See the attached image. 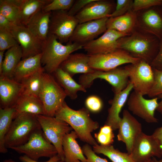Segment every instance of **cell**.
<instances>
[{
  "label": "cell",
  "mask_w": 162,
  "mask_h": 162,
  "mask_svg": "<svg viewBox=\"0 0 162 162\" xmlns=\"http://www.w3.org/2000/svg\"><path fill=\"white\" fill-rule=\"evenodd\" d=\"M41 56L40 53L22 59L15 70L13 79L20 83L24 79L43 68Z\"/></svg>",
  "instance_id": "25"
},
{
  "label": "cell",
  "mask_w": 162,
  "mask_h": 162,
  "mask_svg": "<svg viewBox=\"0 0 162 162\" xmlns=\"http://www.w3.org/2000/svg\"><path fill=\"white\" fill-rule=\"evenodd\" d=\"M23 0H0V14L13 24L21 25L19 20L20 6Z\"/></svg>",
  "instance_id": "33"
},
{
  "label": "cell",
  "mask_w": 162,
  "mask_h": 162,
  "mask_svg": "<svg viewBox=\"0 0 162 162\" xmlns=\"http://www.w3.org/2000/svg\"><path fill=\"white\" fill-rule=\"evenodd\" d=\"M22 85L13 79L0 76V108L15 107L21 93Z\"/></svg>",
  "instance_id": "20"
},
{
  "label": "cell",
  "mask_w": 162,
  "mask_h": 162,
  "mask_svg": "<svg viewBox=\"0 0 162 162\" xmlns=\"http://www.w3.org/2000/svg\"><path fill=\"white\" fill-rule=\"evenodd\" d=\"M10 32L22 49V59L41 53L44 43L38 39L25 26L14 25Z\"/></svg>",
  "instance_id": "16"
},
{
  "label": "cell",
  "mask_w": 162,
  "mask_h": 162,
  "mask_svg": "<svg viewBox=\"0 0 162 162\" xmlns=\"http://www.w3.org/2000/svg\"><path fill=\"white\" fill-rule=\"evenodd\" d=\"M87 108L94 112H100L103 107V104L101 100L96 95H92L88 97L85 101Z\"/></svg>",
  "instance_id": "40"
},
{
  "label": "cell",
  "mask_w": 162,
  "mask_h": 162,
  "mask_svg": "<svg viewBox=\"0 0 162 162\" xmlns=\"http://www.w3.org/2000/svg\"><path fill=\"white\" fill-rule=\"evenodd\" d=\"M152 135L158 141L162 149V126L156 128Z\"/></svg>",
  "instance_id": "47"
},
{
  "label": "cell",
  "mask_w": 162,
  "mask_h": 162,
  "mask_svg": "<svg viewBox=\"0 0 162 162\" xmlns=\"http://www.w3.org/2000/svg\"><path fill=\"white\" fill-rule=\"evenodd\" d=\"M147 162H155L153 158H152V159L150 160L149 161Z\"/></svg>",
  "instance_id": "52"
},
{
  "label": "cell",
  "mask_w": 162,
  "mask_h": 162,
  "mask_svg": "<svg viewBox=\"0 0 162 162\" xmlns=\"http://www.w3.org/2000/svg\"><path fill=\"white\" fill-rule=\"evenodd\" d=\"M137 16L134 11H129L122 16L108 18L106 22L107 29H113L129 35L136 23Z\"/></svg>",
  "instance_id": "26"
},
{
  "label": "cell",
  "mask_w": 162,
  "mask_h": 162,
  "mask_svg": "<svg viewBox=\"0 0 162 162\" xmlns=\"http://www.w3.org/2000/svg\"><path fill=\"white\" fill-rule=\"evenodd\" d=\"M133 1L131 0H117L115 10L107 16L108 18L122 16L130 11L132 8Z\"/></svg>",
  "instance_id": "39"
},
{
  "label": "cell",
  "mask_w": 162,
  "mask_h": 162,
  "mask_svg": "<svg viewBox=\"0 0 162 162\" xmlns=\"http://www.w3.org/2000/svg\"><path fill=\"white\" fill-rule=\"evenodd\" d=\"M15 108L17 115L23 113L35 115H44V106L39 98L20 95L16 102Z\"/></svg>",
  "instance_id": "29"
},
{
  "label": "cell",
  "mask_w": 162,
  "mask_h": 162,
  "mask_svg": "<svg viewBox=\"0 0 162 162\" xmlns=\"http://www.w3.org/2000/svg\"><path fill=\"white\" fill-rule=\"evenodd\" d=\"M4 51H0V72L2 71L4 59Z\"/></svg>",
  "instance_id": "49"
},
{
  "label": "cell",
  "mask_w": 162,
  "mask_h": 162,
  "mask_svg": "<svg viewBox=\"0 0 162 162\" xmlns=\"http://www.w3.org/2000/svg\"><path fill=\"white\" fill-rule=\"evenodd\" d=\"M17 115L15 107L0 108V152H8L5 146V136L10 128L13 121Z\"/></svg>",
  "instance_id": "31"
},
{
  "label": "cell",
  "mask_w": 162,
  "mask_h": 162,
  "mask_svg": "<svg viewBox=\"0 0 162 162\" xmlns=\"http://www.w3.org/2000/svg\"><path fill=\"white\" fill-rule=\"evenodd\" d=\"M162 152L159 143L153 135L142 132L135 141L130 154L135 162H147L154 156L161 158Z\"/></svg>",
  "instance_id": "12"
},
{
  "label": "cell",
  "mask_w": 162,
  "mask_h": 162,
  "mask_svg": "<svg viewBox=\"0 0 162 162\" xmlns=\"http://www.w3.org/2000/svg\"><path fill=\"white\" fill-rule=\"evenodd\" d=\"M14 25L5 17L0 14V29L10 32Z\"/></svg>",
  "instance_id": "46"
},
{
  "label": "cell",
  "mask_w": 162,
  "mask_h": 162,
  "mask_svg": "<svg viewBox=\"0 0 162 162\" xmlns=\"http://www.w3.org/2000/svg\"><path fill=\"white\" fill-rule=\"evenodd\" d=\"M19 159L22 162H64L62 160L58 154L50 158L48 160L44 162H39L33 160L25 155L20 156Z\"/></svg>",
  "instance_id": "45"
},
{
  "label": "cell",
  "mask_w": 162,
  "mask_h": 162,
  "mask_svg": "<svg viewBox=\"0 0 162 162\" xmlns=\"http://www.w3.org/2000/svg\"><path fill=\"white\" fill-rule=\"evenodd\" d=\"M40 128L36 115L27 113L18 114L13 121L5 136V147L11 148L24 145L34 131Z\"/></svg>",
  "instance_id": "4"
},
{
  "label": "cell",
  "mask_w": 162,
  "mask_h": 162,
  "mask_svg": "<svg viewBox=\"0 0 162 162\" xmlns=\"http://www.w3.org/2000/svg\"><path fill=\"white\" fill-rule=\"evenodd\" d=\"M113 131L110 126L105 124L100 127L98 132L94 134V136L100 145H112L114 142L115 137Z\"/></svg>",
  "instance_id": "35"
},
{
  "label": "cell",
  "mask_w": 162,
  "mask_h": 162,
  "mask_svg": "<svg viewBox=\"0 0 162 162\" xmlns=\"http://www.w3.org/2000/svg\"><path fill=\"white\" fill-rule=\"evenodd\" d=\"M10 149L37 161L41 157L50 158L58 154L56 148L46 137L41 128L34 131L25 144Z\"/></svg>",
  "instance_id": "7"
},
{
  "label": "cell",
  "mask_w": 162,
  "mask_h": 162,
  "mask_svg": "<svg viewBox=\"0 0 162 162\" xmlns=\"http://www.w3.org/2000/svg\"><path fill=\"white\" fill-rule=\"evenodd\" d=\"M41 129L48 140L55 147L58 154L64 162L62 142L64 136L73 129L64 121L55 117L44 115H36Z\"/></svg>",
  "instance_id": "8"
},
{
  "label": "cell",
  "mask_w": 162,
  "mask_h": 162,
  "mask_svg": "<svg viewBox=\"0 0 162 162\" xmlns=\"http://www.w3.org/2000/svg\"><path fill=\"white\" fill-rule=\"evenodd\" d=\"M89 56L90 67L94 70L104 71L114 69L125 64H135L141 60L120 49L107 53Z\"/></svg>",
  "instance_id": "9"
},
{
  "label": "cell",
  "mask_w": 162,
  "mask_h": 162,
  "mask_svg": "<svg viewBox=\"0 0 162 162\" xmlns=\"http://www.w3.org/2000/svg\"><path fill=\"white\" fill-rule=\"evenodd\" d=\"M108 18L106 17L79 24L69 41L83 46L94 40L96 37L107 30L106 22Z\"/></svg>",
  "instance_id": "15"
},
{
  "label": "cell",
  "mask_w": 162,
  "mask_h": 162,
  "mask_svg": "<svg viewBox=\"0 0 162 162\" xmlns=\"http://www.w3.org/2000/svg\"><path fill=\"white\" fill-rule=\"evenodd\" d=\"M82 48V45L70 41L64 45L55 35L49 34L41 52V63L44 72L53 73L70 55Z\"/></svg>",
  "instance_id": "3"
},
{
  "label": "cell",
  "mask_w": 162,
  "mask_h": 162,
  "mask_svg": "<svg viewBox=\"0 0 162 162\" xmlns=\"http://www.w3.org/2000/svg\"><path fill=\"white\" fill-rule=\"evenodd\" d=\"M54 117L69 124L82 141L93 146L98 144L91 133L99 128V124L91 118L87 108L83 107L75 110L64 101L56 112Z\"/></svg>",
  "instance_id": "1"
},
{
  "label": "cell",
  "mask_w": 162,
  "mask_h": 162,
  "mask_svg": "<svg viewBox=\"0 0 162 162\" xmlns=\"http://www.w3.org/2000/svg\"><path fill=\"white\" fill-rule=\"evenodd\" d=\"M95 0H75L73 5L68 11V14L72 16H75L85 6Z\"/></svg>",
  "instance_id": "43"
},
{
  "label": "cell",
  "mask_w": 162,
  "mask_h": 162,
  "mask_svg": "<svg viewBox=\"0 0 162 162\" xmlns=\"http://www.w3.org/2000/svg\"><path fill=\"white\" fill-rule=\"evenodd\" d=\"M44 72L43 68L23 80L20 82L22 85L20 96L39 98L42 83L43 74Z\"/></svg>",
  "instance_id": "30"
},
{
  "label": "cell",
  "mask_w": 162,
  "mask_h": 162,
  "mask_svg": "<svg viewBox=\"0 0 162 162\" xmlns=\"http://www.w3.org/2000/svg\"><path fill=\"white\" fill-rule=\"evenodd\" d=\"M162 5V0H135L133 1L132 9L134 11Z\"/></svg>",
  "instance_id": "41"
},
{
  "label": "cell",
  "mask_w": 162,
  "mask_h": 162,
  "mask_svg": "<svg viewBox=\"0 0 162 162\" xmlns=\"http://www.w3.org/2000/svg\"><path fill=\"white\" fill-rule=\"evenodd\" d=\"M114 6L110 1L95 0L85 6L75 16L79 24L107 17L112 13Z\"/></svg>",
  "instance_id": "18"
},
{
  "label": "cell",
  "mask_w": 162,
  "mask_h": 162,
  "mask_svg": "<svg viewBox=\"0 0 162 162\" xmlns=\"http://www.w3.org/2000/svg\"><path fill=\"white\" fill-rule=\"evenodd\" d=\"M52 0H23L20 6L19 20L21 25L25 26L32 16L42 9Z\"/></svg>",
  "instance_id": "32"
},
{
  "label": "cell",
  "mask_w": 162,
  "mask_h": 162,
  "mask_svg": "<svg viewBox=\"0 0 162 162\" xmlns=\"http://www.w3.org/2000/svg\"><path fill=\"white\" fill-rule=\"evenodd\" d=\"M132 89V84L129 81L126 88L120 92L115 94L113 99L109 101L111 106L108 109V116L105 124L110 126L113 130L118 128L121 119L120 113Z\"/></svg>",
  "instance_id": "19"
},
{
  "label": "cell",
  "mask_w": 162,
  "mask_h": 162,
  "mask_svg": "<svg viewBox=\"0 0 162 162\" xmlns=\"http://www.w3.org/2000/svg\"><path fill=\"white\" fill-rule=\"evenodd\" d=\"M160 41L152 34L148 36L136 32L118 39L117 47L150 64L158 53Z\"/></svg>",
  "instance_id": "2"
},
{
  "label": "cell",
  "mask_w": 162,
  "mask_h": 162,
  "mask_svg": "<svg viewBox=\"0 0 162 162\" xmlns=\"http://www.w3.org/2000/svg\"><path fill=\"white\" fill-rule=\"evenodd\" d=\"M18 44L10 32L0 29V51L7 50Z\"/></svg>",
  "instance_id": "37"
},
{
  "label": "cell",
  "mask_w": 162,
  "mask_h": 162,
  "mask_svg": "<svg viewBox=\"0 0 162 162\" xmlns=\"http://www.w3.org/2000/svg\"><path fill=\"white\" fill-rule=\"evenodd\" d=\"M22 56V49L19 44L7 50L4 53L0 76L13 79L15 70Z\"/></svg>",
  "instance_id": "27"
},
{
  "label": "cell",
  "mask_w": 162,
  "mask_h": 162,
  "mask_svg": "<svg viewBox=\"0 0 162 162\" xmlns=\"http://www.w3.org/2000/svg\"><path fill=\"white\" fill-rule=\"evenodd\" d=\"M75 1L74 0H52L43 8L42 10L45 12L60 10L68 11Z\"/></svg>",
  "instance_id": "36"
},
{
  "label": "cell",
  "mask_w": 162,
  "mask_h": 162,
  "mask_svg": "<svg viewBox=\"0 0 162 162\" xmlns=\"http://www.w3.org/2000/svg\"><path fill=\"white\" fill-rule=\"evenodd\" d=\"M78 138L76 132L72 130L64 137L62 142L64 162H74L79 160L82 162H87L82 148L76 140Z\"/></svg>",
  "instance_id": "23"
},
{
  "label": "cell",
  "mask_w": 162,
  "mask_h": 162,
  "mask_svg": "<svg viewBox=\"0 0 162 162\" xmlns=\"http://www.w3.org/2000/svg\"><path fill=\"white\" fill-rule=\"evenodd\" d=\"M141 23L145 31L162 40V12L150 9L145 11L141 17Z\"/></svg>",
  "instance_id": "24"
},
{
  "label": "cell",
  "mask_w": 162,
  "mask_h": 162,
  "mask_svg": "<svg viewBox=\"0 0 162 162\" xmlns=\"http://www.w3.org/2000/svg\"><path fill=\"white\" fill-rule=\"evenodd\" d=\"M143 96L134 91L133 92L127 101L129 110L147 123L158 122V119L154 116V112L158 106L159 98L156 97L148 99Z\"/></svg>",
  "instance_id": "13"
},
{
  "label": "cell",
  "mask_w": 162,
  "mask_h": 162,
  "mask_svg": "<svg viewBox=\"0 0 162 162\" xmlns=\"http://www.w3.org/2000/svg\"><path fill=\"white\" fill-rule=\"evenodd\" d=\"M150 65L153 68L162 70V40L160 41L158 53L151 63Z\"/></svg>",
  "instance_id": "44"
},
{
  "label": "cell",
  "mask_w": 162,
  "mask_h": 162,
  "mask_svg": "<svg viewBox=\"0 0 162 162\" xmlns=\"http://www.w3.org/2000/svg\"><path fill=\"white\" fill-rule=\"evenodd\" d=\"M152 68L154 74V82L148 95L153 98L162 94V70Z\"/></svg>",
  "instance_id": "38"
},
{
  "label": "cell",
  "mask_w": 162,
  "mask_h": 162,
  "mask_svg": "<svg viewBox=\"0 0 162 162\" xmlns=\"http://www.w3.org/2000/svg\"><path fill=\"white\" fill-rule=\"evenodd\" d=\"M56 80L64 89L67 96L73 100L77 97L78 91L86 92V88L82 85L76 82L69 74L60 68L53 73Z\"/></svg>",
  "instance_id": "28"
},
{
  "label": "cell",
  "mask_w": 162,
  "mask_h": 162,
  "mask_svg": "<svg viewBox=\"0 0 162 162\" xmlns=\"http://www.w3.org/2000/svg\"><path fill=\"white\" fill-rule=\"evenodd\" d=\"M97 79L104 80L110 84L114 94L123 90L129 82L128 72L124 67L106 71L95 70L91 73L82 74L79 77V83L86 88H89Z\"/></svg>",
  "instance_id": "6"
},
{
  "label": "cell",
  "mask_w": 162,
  "mask_h": 162,
  "mask_svg": "<svg viewBox=\"0 0 162 162\" xmlns=\"http://www.w3.org/2000/svg\"><path fill=\"white\" fill-rule=\"evenodd\" d=\"M118 126V140L124 142L130 154L136 139L142 132L141 124L127 110L123 111Z\"/></svg>",
  "instance_id": "14"
},
{
  "label": "cell",
  "mask_w": 162,
  "mask_h": 162,
  "mask_svg": "<svg viewBox=\"0 0 162 162\" xmlns=\"http://www.w3.org/2000/svg\"><path fill=\"white\" fill-rule=\"evenodd\" d=\"M89 57L87 54L72 53L61 64L59 68L72 77L77 74L92 73L95 70L89 65Z\"/></svg>",
  "instance_id": "21"
},
{
  "label": "cell",
  "mask_w": 162,
  "mask_h": 162,
  "mask_svg": "<svg viewBox=\"0 0 162 162\" xmlns=\"http://www.w3.org/2000/svg\"><path fill=\"white\" fill-rule=\"evenodd\" d=\"M74 162H82L79 160H77L75 161Z\"/></svg>",
  "instance_id": "53"
},
{
  "label": "cell",
  "mask_w": 162,
  "mask_h": 162,
  "mask_svg": "<svg viewBox=\"0 0 162 162\" xmlns=\"http://www.w3.org/2000/svg\"><path fill=\"white\" fill-rule=\"evenodd\" d=\"M124 67L128 72L134 91L143 96L148 95L154 82V72L150 64L141 60Z\"/></svg>",
  "instance_id": "10"
},
{
  "label": "cell",
  "mask_w": 162,
  "mask_h": 162,
  "mask_svg": "<svg viewBox=\"0 0 162 162\" xmlns=\"http://www.w3.org/2000/svg\"><path fill=\"white\" fill-rule=\"evenodd\" d=\"M93 150L96 153L107 156L112 162H135L130 154L120 152L112 145L102 146L97 144L93 146Z\"/></svg>",
  "instance_id": "34"
},
{
  "label": "cell",
  "mask_w": 162,
  "mask_h": 162,
  "mask_svg": "<svg viewBox=\"0 0 162 162\" xmlns=\"http://www.w3.org/2000/svg\"><path fill=\"white\" fill-rule=\"evenodd\" d=\"M2 162H18L11 159H6L3 160Z\"/></svg>",
  "instance_id": "50"
},
{
  "label": "cell",
  "mask_w": 162,
  "mask_h": 162,
  "mask_svg": "<svg viewBox=\"0 0 162 162\" xmlns=\"http://www.w3.org/2000/svg\"><path fill=\"white\" fill-rule=\"evenodd\" d=\"M152 158L155 162H162V159H161L160 160H158L154 157H152Z\"/></svg>",
  "instance_id": "51"
},
{
  "label": "cell",
  "mask_w": 162,
  "mask_h": 162,
  "mask_svg": "<svg viewBox=\"0 0 162 162\" xmlns=\"http://www.w3.org/2000/svg\"><path fill=\"white\" fill-rule=\"evenodd\" d=\"M157 97L159 98L161 100L158 102V106L156 110L162 115V94L159 95Z\"/></svg>",
  "instance_id": "48"
},
{
  "label": "cell",
  "mask_w": 162,
  "mask_h": 162,
  "mask_svg": "<svg viewBox=\"0 0 162 162\" xmlns=\"http://www.w3.org/2000/svg\"><path fill=\"white\" fill-rule=\"evenodd\" d=\"M67 96L63 88L51 74L44 72L39 98L43 104L44 115L54 117Z\"/></svg>",
  "instance_id": "5"
},
{
  "label": "cell",
  "mask_w": 162,
  "mask_h": 162,
  "mask_svg": "<svg viewBox=\"0 0 162 162\" xmlns=\"http://www.w3.org/2000/svg\"><path fill=\"white\" fill-rule=\"evenodd\" d=\"M82 149L83 154L86 157L87 162H109L106 159L98 156L87 143L83 146Z\"/></svg>",
  "instance_id": "42"
},
{
  "label": "cell",
  "mask_w": 162,
  "mask_h": 162,
  "mask_svg": "<svg viewBox=\"0 0 162 162\" xmlns=\"http://www.w3.org/2000/svg\"><path fill=\"white\" fill-rule=\"evenodd\" d=\"M51 13L40 10L32 16L25 26L35 37L44 43L49 34Z\"/></svg>",
  "instance_id": "22"
},
{
  "label": "cell",
  "mask_w": 162,
  "mask_h": 162,
  "mask_svg": "<svg viewBox=\"0 0 162 162\" xmlns=\"http://www.w3.org/2000/svg\"><path fill=\"white\" fill-rule=\"evenodd\" d=\"M79 24L75 17L70 15L68 11H52L49 34L55 35L62 43H68Z\"/></svg>",
  "instance_id": "11"
},
{
  "label": "cell",
  "mask_w": 162,
  "mask_h": 162,
  "mask_svg": "<svg viewBox=\"0 0 162 162\" xmlns=\"http://www.w3.org/2000/svg\"><path fill=\"white\" fill-rule=\"evenodd\" d=\"M129 35L113 29H107L100 37L87 43L83 49L88 55L106 53L118 49V40Z\"/></svg>",
  "instance_id": "17"
}]
</instances>
